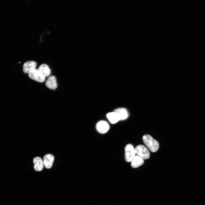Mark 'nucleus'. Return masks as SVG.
Masks as SVG:
<instances>
[{
  "mask_svg": "<svg viewBox=\"0 0 205 205\" xmlns=\"http://www.w3.org/2000/svg\"><path fill=\"white\" fill-rule=\"evenodd\" d=\"M143 159L138 155H135L131 161V166L134 168H137L144 163Z\"/></svg>",
  "mask_w": 205,
  "mask_h": 205,
  "instance_id": "obj_11",
  "label": "nucleus"
},
{
  "mask_svg": "<svg viewBox=\"0 0 205 205\" xmlns=\"http://www.w3.org/2000/svg\"><path fill=\"white\" fill-rule=\"evenodd\" d=\"M36 62L34 61L30 60L25 62L23 65V71L26 73H28L33 70L36 68Z\"/></svg>",
  "mask_w": 205,
  "mask_h": 205,
  "instance_id": "obj_6",
  "label": "nucleus"
},
{
  "mask_svg": "<svg viewBox=\"0 0 205 205\" xmlns=\"http://www.w3.org/2000/svg\"><path fill=\"white\" fill-rule=\"evenodd\" d=\"M96 129L100 133L104 134L106 133L109 130V125L105 121H100L96 124Z\"/></svg>",
  "mask_w": 205,
  "mask_h": 205,
  "instance_id": "obj_5",
  "label": "nucleus"
},
{
  "mask_svg": "<svg viewBox=\"0 0 205 205\" xmlns=\"http://www.w3.org/2000/svg\"><path fill=\"white\" fill-rule=\"evenodd\" d=\"M45 85L49 89L55 90L58 86L55 77L54 75H52L48 77L46 81Z\"/></svg>",
  "mask_w": 205,
  "mask_h": 205,
  "instance_id": "obj_7",
  "label": "nucleus"
},
{
  "mask_svg": "<svg viewBox=\"0 0 205 205\" xmlns=\"http://www.w3.org/2000/svg\"><path fill=\"white\" fill-rule=\"evenodd\" d=\"M114 111L116 112L119 117L120 120H124L128 118V113L127 110L124 108H119L116 109Z\"/></svg>",
  "mask_w": 205,
  "mask_h": 205,
  "instance_id": "obj_10",
  "label": "nucleus"
},
{
  "mask_svg": "<svg viewBox=\"0 0 205 205\" xmlns=\"http://www.w3.org/2000/svg\"><path fill=\"white\" fill-rule=\"evenodd\" d=\"M29 77L34 80L42 83L45 81V77L38 69L35 68L28 73Z\"/></svg>",
  "mask_w": 205,
  "mask_h": 205,
  "instance_id": "obj_3",
  "label": "nucleus"
},
{
  "mask_svg": "<svg viewBox=\"0 0 205 205\" xmlns=\"http://www.w3.org/2000/svg\"><path fill=\"white\" fill-rule=\"evenodd\" d=\"M54 159V156L50 154L45 155L43 158L44 166L46 169H50L52 167Z\"/></svg>",
  "mask_w": 205,
  "mask_h": 205,
  "instance_id": "obj_8",
  "label": "nucleus"
},
{
  "mask_svg": "<svg viewBox=\"0 0 205 205\" xmlns=\"http://www.w3.org/2000/svg\"><path fill=\"white\" fill-rule=\"evenodd\" d=\"M144 142L150 150L155 152L158 149L159 144L158 142L148 134H145L143 137Z\"/></svg>",
  "mask_w": 205,
  "mask_h": 205,
  "instance_id": "obj_1",
  "label": "nucleus"
},
{
  "mask_svg": "<svg viewBox=\"0 0 205 205\" xmlns=\"http://www.w3.org/2000/svg\"><path fill=\"white\" fill-rule=\"evenodd\" d=\"M125 159L127 162L131 161L136 154L135 148L131 144L127 145L125 148Z\"/></svg>",
  "mask_w": 205,
  "mask_h": 205,
  "instance_id": "obj_4",
  "label": "nucleus"
},
{
  "mask_svg": "<svg viewBox=\"0 0 205 205\" xmlns=\"http://www.w3.org/2000/svg\"><path fill=\"white\" fill-rule=\"evenodd\" d=\"M106 117L110 122L113 124L117 123L120 120L118 114L114 111L107 113Z\"/></svg>",
  "mask_w": 205,
  "mask_h": 205,
  "instance_id": "obj_13",
  "label": "nucleus"
},
{
  "mask_svg": "<svg viewBox=\"0 0 205 205\" xmlns=\"http://www.w3.org/2000/svg\"><path fill=\"white\" fill-rule=\"evenodd\" d=\"M33 162L34 164V168L36 171H42L44 167V164L43 160L39 157H36L33 159Z\"/></svg>",
  "mask_w": 205,
  "mask_h": 205,
  "instance_id": "obj_9",
  "label": "nucleus"
},
{
  "mask_svg": "<svg viewBox=\"0 0 205 205\" xmlns=\"http://www.w3.org/2000/svg\"><path fill=\"white\" fill-rule=\"evenodd\" d=\"M38 69L46 77L49 76L51 73V71L49 66L45 63L41 65L38 67Z\"/></svg>",
  "mask_w": 205,
  "mask_h": 205,
  "instance_id": "obj_12",
  "label": "nucleus"
},
{
  "mask_svg": "<svg viewBox=\"0 0 205 205\" xmlns=\"http://www.w3.org/2000/svg\"><path fill=\"white\" fill-rule=\"evenodd\" d=\"M136 153L144 159H147L150 157V153L147 149L143 145H140L135 148Z\"/></svg>",
  "mask_w": 205,
  "mask_h": 205,
  "instance_id": "obj_2",
  "label": "nucleus"
}]
</instances>
